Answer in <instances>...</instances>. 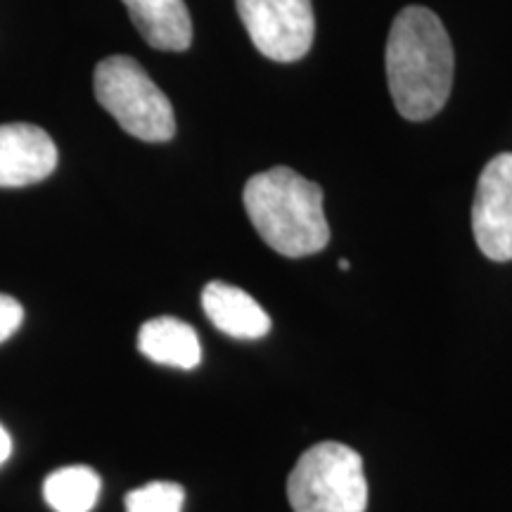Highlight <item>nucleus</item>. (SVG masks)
<instances>
[{
  "label": "nucleus",
  "mask_w": 512,
  "mask_h": 512,
  "mask_svg": "<svg viewBox=\"0 0 512 512\" xmlns=\"http://www.w3.org/2000/svg\"><path fill=\"white\" fill-rule=\"evenodd\" d=\"M384 62L389 93L403 119L427 121L444 110L456 60L451 38L432 10L408 5L396 15Z\"/></svg>",
  "instance_id": "1"
},
{
  "label": "nucleus",
  "mask_w": 512,
  "mask_h": 512,
  "mask_svg": "<svg viewBox=\"0 0 512 512\" xmlns=\"http://www.w3.org/2000/svg\"><path fill=\"white\" fill-rule=\"evenodd\" d=\"M93 88L100 105L128 136L145 143H166L176 136L174 107L133 57H105L95 67Z\"/></svg>",
  "instance_id": "4"
},
{
  "label": "nucleus",
  "mask_w": 512,
  "mask_h": 512,
  "mask_svg": "<svg viewBox=\"0 0 512 512\" xmlns=\"http://www.w3.org/2000/svg\"><path fill=\"white\" fill-rule=\"evenodd\" d=\"M57 147L43 128L31 124L0 126V188H22L55 171Z\"/></svg>",
  "instance_id": "7"
},
{
  "label": "nucleus",
  "mask_w": 512,
  "mask_h": 512,
  "mask_svg": "<svg viewBox=\"0 0 512 512\" xmlns=\"http://www.w3.org/2000/svg\"><path fill=\"white\" fill-rule=\"evenodd\" d=\"M294 512H366L368 479L354 448L323 441L302 453L287 477Z\"/></svg>",
  "instance_id": "3"
},
{
  "label": "nucleus",
  "mask_w": 512,
  "mask_h": 512,
  "mask_svg": "<svg viewBox=\"0 0 512 512\" xmlns=\"http://www.w3.org/2000/svg\"><path fill=\"white\" fill-rule=\"evenodd\" d=\"M185 491L176 482H150L126 496V512H183Z\"/></svg>",
  "instance_id": "12"
},
{
  "label": "nucleus",
  "mask_w": 512,
  "mask_h": 512,
  "mask_svg": "<svg viewBox=\"0 0 512 512\" xmlns=\"http://www.w3.org/2000/svg\"><path fill=\"white\" fill-rule=\"evenodd\" d=\"M98 496L100 477L86 465L60 467L43 484V498L55 512H91Z\"/></svg>",
  "instance_id": "11"
},
{
  "label": "nucleus",
  "mask_w": 512,
  "mask_h": 512,
  "mask_svg": "<svg viewBox=\"0 0 512 512\" xmlns=\"http://www.w3.org/2000/svg\"><path fill=\"white\" fill-rule=\"evenodd\" d=\"M249 38L273 62H297L309 55L316 36L311 0H235Z\"/></svg>",
  "instance_id": "5"
},
{
  "label": "nucleus",
  "mask_w": 512,
  "mask_h": 512,
  "mask_svg": "<svg viewBox=\"0 0 512 512\" xmlns=\"http://www.w3.org/2000/svg\"><path fill=\"white\" fill-rule=\"evenodd\" d=\"M242 200L256 233L278 254L302 259L328 247L323 188L297 171L287 166L261 171L247 181Z\"/></svg>",
  "instance_id": "2"
},
{
  "label": "nucleus",
  "mask_w": 512,
  "mask_h": 512,
  "mask_svg": "<svg viewBox=\"0 0 512 512\" xmlns=\"http://www.w3.org/2000/svg\"><path fill=\"white\" fill-rule=\"evenodd\" d=\"M138 351L150 361L181 370L197 368L202 361L197 332L171 316L147 320L138 332Z\"/></svg>",
  "instance_id": "10"
},
{
  "label": "nucleus",
  "mask_w": 512,
  "mask_h": 512,
  "mask_svg": "<svg viewBox=\"0 0 512 512\" xmlns=\"http://www.w3.org/2000/svg\"><path fill=\"white\" fill-rule=\"evenodd\" d=\"M472 233L486 259L512 261V152L491 159L479 176Z\"/></svg>",
  "instance_id": "6"
},
{
  "label": "nucleus",
  "mask_w": 512,
  "mask_h": 512,
  "mask_svg": "<svg viewBox=\"0 0 512 512\" xmlns=\"http://www.w3.org/2000/svg\"><path fill=\"white\" fill-rule=\"evenodd\" d=\"M147 46L183 53L192 43L190 12L183 0H121Z\"/></svg>",
  "instance_id": "9"
},
{
  "label": "nucleus",
  "mask_w": 512,
  "mask_h": 512,
  "mask_svg": "<svg viewBox=\"0 0 512 512\" xmlns=\"http://www.w3.org/2000/svg\"><path fill=\"white\" fill-rule=\"evenodd\" d=\"M339 268H342V271H349V268H351V264H349V261H347V259H342V261H339Z\"/></svg>",
  "instance_id": "15"
},
{
  "label": "nucleus",
  "mask_w": 512,
  "mask_h": 512,
  "mask_svg": "<svg viewBox=\"0 0 512 512\" xmlns=\"http://www.w3.org/2000/svg\"><path fill=\"white\" fill-rule=\"evenodd\" d=\"M24 320V309L10 294H0V342L15 335Z\"/></svg>",
  "instance_id": "13"
},
{
  "label": "nucleus",
  "mask_w": 512,
  "mask_h": 512,
  "mask_svg": "<svg viewBox=\"0 0 512 512\" xmlns=\"http://www.w3.org/2000/svg\"><path fill=\"white\" fill-rule=\"evenodd\" d=\"M202 309L216 330L235 339H261L271 332V316L252 294L214 280L204 287Z\"/></svg>",
  "instance_id": "8"
},
{
  "label": "nucleus",
  "mask_w": 512,
  "mask_h": 512,
  "mask_svg": "<svg viewBox=\"0 0 512 512\" xmlns=\"http://www.w3.org/2000/svg\"><path fill=\"white\" fill-rule=\"evenodd\" d=\"M10 453H12V439H10L8 430L0 425V465L10 458Z\"/></svg>",
  "instance_id": "14"
}]
</instances>
